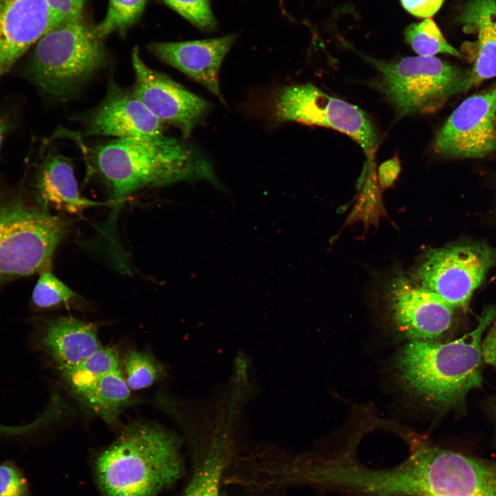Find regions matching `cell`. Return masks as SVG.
<instances>
[{"instance_id": "6da1fadb", "label": "cell", "mask_w": 496, "mask_h": 496, "mask_svg": "<svg viewBox=\"0 0 496 496\" xmlns=\"http://www.w3.org/2000/svg\"><path fill=\"white\" fill-rule=\"evenodd\" d=\"M90 158L115 205L146 187L200 179L218 184L212 165L203 154L163 134L114 139L95 147Z\"/></svg>"}, {"instance_id": "7a4b0ae2", "label": "cell", "mask_w": 496, "mask_h": 496, "mask_svg": "<svg viewBox=\"0 0 496 496\" xmlns=\"http://www.w3.org/2000/svg\"><path fill=\"white\" fill-rule=\"evenodd\" d=\"M496 319V305L486 309L477 327L450 342L411 341L395 359L403 387L430 406L451 408L481 385L482 335Z\"/></svg>"}, {"instance_id": "3957f363", "label": "cell", "mask_w": 496, "mask_h": 496, "mask_svg": "<svg viewBox=\"0 0 496 496\" xmlns=\"http://www.w3.org/2000/svg\"><path fill=\"white\" fill-rule=\"evenodd\" d=\"M96 468L105 496H156L179 477L182 465L175 437L136 424L100 454Z\"/></svg>"}, {"instance_id": "277c9868", "label": "cell", "mask_w": 496, "mask_h": 496, "mask_svg": "<svg viewBox=\"0 0 496 496\" xmlns=\"http://www.w3.org/2000/svg\"><path fill=\"white\" fill-rule=\"evenodd\" d=\"M107 61L102 40L81 16L54 27L39 40L25 73L43 93L65 100L76 94Z\"/></svg>"}, {"instance_id": "5b68a950", "label": "cell", "mask_w": 496, "mask_h": 496, "mask_svg": "<svg viewBox=\"0 0 496 496\" xmlns=\"http://www.w3.org/2000/svg\"><path fill=\"white\" fill-rule=\"evenodd\" d=\"M65 220L20 195L0 198V285L50 269Z\"/></svg>"}, {"instance_id": "8992f818", "label": "cell", "mask_w": 496, "mask_h": 496, "mask_svg": "<svg viewBox=\"0 0 496 496\" xmlns=\"http://www.w3.org/2000/svg\"><path fill=\"white\" fill-rule=\"evenodd\" d=\"M360 54L378 72L377 87L391 105L397 119L434 112L465 90L468 73L434 56L384 61Z\"/></svg>"}, {"instance_id": "52a82bcc", "label": "cell", "mask_w": 496, "mask_h": 496, "mask_svg": "<svg viewBox=\"0 0 496 496\" xmlns=\"http://www.w3.org/2000/svg\"><path fill=\"white\" fill-rule=\"evenodd\" d=\"M278 122H297L343 133L361 147L368 169H374L379 136L369 116L358 106L329 95L311 83L287 86L271 103Z\"/></svg>"}, {"instance_id": "ba28073f", "label": "cell", "mask_w": 496, "mask_h": 496, "mask_svg": "<svg viewBox=\"0 0 496 496\" xmlns=\"http://www.w3.org/2000/svg\"><path fill=\"white\" fill-rule=\"evenodd\" d=\"M496 263L485 242L465 241L430 250L414 273L415 284L453 307L466 309L475 290Z\"/></svg>"}, {"instance_id": "9c48e42d", "label": "cell", "mask_w": 496, "mask_h": 496, "mask_svg": "<svg viewBox=\"0 0 496 496\" xmlns=\"http://www.w3.org/2000/svg\"><path fill=\"white\" fill-rule=\"evenodd\" d=\"M441 156L481 158L496 150V84L464 100L437 132Z\"/></svg>"}, {"instance_id": "30bf717a", "label": "cell", "mask_w": 496, "mask_h": 496, "mask_svg": "<svg viewBox=\"0 0 496 496\" xmlns=\"http://www.w3.org/2000/svg\"><path fill=\"white\" fill-rule=\"evenodd\" d=\"M132 61L135 74L133 92L163 124L177 127L185 138H188L208 113L209 103L167 75L149 68L137 47L132 50Z\"/></svg>"}, {"instance_id": "8fae6325", "label": "cell", "mask_w": 496, "mask_h": 496, "mask_svg": "<svg viewBox=\"0 0 496 496\" xmlns=\"http://www.w3.org/2000/svg\"><path fill=\"white\" fill-rule=\"evenodd\" d=\"M387 297L393 322L411 341L435 342L452 325L455 308L404 276L392 280Z\"/></svg>"}, {"instance_id": "7c38bea8", "label": "cell", "mask_w": 496, "mask_h": 496, "mask_svg": "<svg viewBox=\"0 0 496 496\" xmlns=\"http://www.w3.org/2000/svg\"><path fill=\"white\" fill-rule=\"evenodd\" d=\"M82 121L88 136L123 138L163 134V124L133 91L121 87L114 80L110 81L102 101L84 115Z\"/></svg>"}, {"instance_id": "4fadbf2b", "label": "cell", "mask_w": 496, "mask_h": 496, "mask_svg": "<svg viewBox=\"0 0 496 496\" xmlns=\"http://www.w3.org/2000/svg\"><path fill=\"white\" fill-rule=\"evenodd\" d=\"M50 25L46 0H0V78Z\"/></svg>"}, {"instance_id": "5bb4252c", "label": "cell", "mask_w": 496, "mask_h": 496, "mask_svg": "<svg viewBox=\"0 0 496 496\" xmlns=\"http://www.w3.org/2000/svg\"><path fill=\"white\" fill-rule=\"evenodd\" d=\"M236 34L181 42H155L148 50L168 65L203 85L222 100L218 74Z\"/></svg>"}, {"instance_id": "9a60e30c", "label": "cell", "mask_w": 496, "mask_h": 496, "mask_svg": "<svg viewBox=\"0 0 496 496\" xmlns=\"http://www.w3.org/2000/svg\"><path fill=\"white\" fill-rule=\"evenodd\" d=\"M431 496H496V464L435 447Z\"/></svg>"}, {"instance_id": "2e32d148", "label": "cell", "mask_w": 496, "mask_h": 496, "mask_svg": "<svg viewBox=\"0 0 496 496\" xmlns=\"http://www.w3.org/2000/svg\"><path fill=\"white\" fill-rule=\"evenodd\" d=\"M30 186L38 205L48 210L55 208L78 214L87 208L107 203L81 195L71 161L61 154H48L43 159Z\"/></svg>"}, {"instance_id": "e0dca14e", "label": "cell", "mask_w": 496, "mask_h": 496, "mask_svg": "<svg viewBox=\"0 0 496 496\" xmlns=\"http://www.w3.org/2000/svg\"><path fill=\"white\" fill-rule=\"evenodd\" d=\"M463 30L475 34L473 67L465 90L496 76V0H469L457 17Z\"/></svg>"}, {"instance_id": "ac0fdd59", "label": "cell", "mask_w": 496, "mask_h": 496, "mask_svg": "<svg viewBox=\"0 0 496 496\" xmlns=\"http://www.w3.org/2000/svg\"><path fill=\"white\" fill-rule=\"evenodd\" d=\"M42 343L61 371L78 365L102 347L92 324L71 316L48 321Z\"/></svg>"}, {"instance_id": "d6986e66", "label": "cell", "mask_w": 496, "mask_h": 496, "mask_svg": "<svg viewBox=\"0 0 496 496\" xmlns=\"http://www.w3.org/2000/svg\"><path fill=\"white\" fill-rule=\"evenodd\" d=\"M130 391L118 368L101 378L83 400L105 420L112 422L129 402Z\"/></svg>"}, {"instance_id": "ffe728a7", "label": "cell", "mask_w": 496, "mask_h": 496, "mask_svg": "<svg viewBox=\"0 0 496 496\" xmlns=\"http://www.w3.org/2000/svg\"><path fill=\"white\" fill-rule=\"evenodd\" d=\"M118 368L116 351L101 347L78 365L61 372L72 391L83 399L101 378Z\"/></svg>"}, {"instance_id": "44dd1931", "label": "cell", "mask_w": 496, "mask_h": 496, "mask_svg": "<svg viewBox=\"0 0 496 496\" xmlns=\"http://www.w3.org/2000/svg\"><path fill=\"white\" fill-rule=\"evenodd\" d=\"M213 441L198 459L189 483L181 496H220V483L227 464L226 447Z\"/></svg>"}, {"instance_id": "7402d4cb", "label": "cell", "mask_w": 496, "mask_h": 496, "mask_svg": "<svg viewBox=\"0 0 496 496\" xmlns=\"http://www.w3.org/2000/svg\"><path fill=\"white\" fill-rule=\"evenodd\" d=\"M404 37L406 43L419 56H432L441 53L458 58L462 56L446 40L431 18L409 25L404 31Z\"/></svg>"}, {"instance_id": "603a6c76", "label": "cell", "mask_w": 496, "mask_h": 496, "mask_svg": "<svg viewBox=\"0 0 496 496\" xmlns=\"http://www.w3.org/2000/svg\"><path fill=\"white\" fill-rule=\"evenodd\" d=\"M147 0H110L105 17L94 28L103 40L113 32L125 33L142 14Z\"/></svg>"}, {"instance_id": "cb8c5ba5", "label": "cell", "mask_w": 496, "mask_h": 496, "mask_svg": "<svg viewBox=\"0 0 496 496\" xmlns=\"http://www.w3.org/2000/svg\"><path fill=\"white\" fill-rule=\"evenodd\" d=\"M125 382L130 390L147 388L160 380L163 368L149 353L132 350L123 360Z\"/></svg>"}, {"instance_id": "d4e9b609", "label": "cell", "mask_w": 496, "mask_h": 496, "mask_svg": "<svg viewBox=\"0 0 496 496\" xmlns=\"http://www.w3.org/2000/svg\"><path fill=\"white\" fill-rule=\"evenodd\" d=\"M76 296L50 269H46L39 273L32 293V301L37 308L49 309L66 304Z\"/></svg>"}, {"instance_id": "484cf974", "label": "cell", "mask_w": 496, "mask_h": 496, "mask_svg": "<svg viewBox=\"0 0 496 496\" xmlns=\"http://www.w3.org/2000/svg\"><path fill=\"white\" fill-rule=\"evenodd\" d=\"M198 29L210 32L216 29V20L209 0H161Z\"/></svg>"}, {"instance_id": "4316f807", "label": "cell", "mask_w": 496, "mask_h": 496, "mask_svg": "<svg viewBox=\"0 0 496 496\" xmlns=\"http://www.w3.org/2000/svg\"><path fill=\"white\" fill-rule=\"evenodd\" d=\"M28 484L21 472L10 464L0 465V496H26Z\"/></svg>"}, {"instance_id": "83f0119b", "label": "cell", "mask_w": 496, "mask_h": 496, "mask_svg": "<svg viewBox=\"0 0 496 496\" xmlns=\"http://www.w3.org/2000/svg\"><path fill=\"white\" fill-rule=\"evenodd\" d=\"M51 14L50 30L81 17L86 0H46Z\"/></svg>"}, {"instance_id": "f1b7e54d", "label": "cell", "mask_w": 496, "mask_h": 496, "mask_svg": "<svg viewBox=\"0 0 496 496\" xmlns=\"http://www.w3.org/2000/svg\"><path fill=\"white\" fill-rule=\"evenodd\" d=\"M404 8L417 17L430 18L441 8L444 0H400Z\"/></svg>"}, {"instance_id": "f546056e", "label": "cell", "mask_w": 496, "mask_h": 496, "mask_svg": "<svg viewBox=\"0 0 496 496\" xmlns=\"http://www.w3.org/2000/svg\"><path fill=\"white\" fill-rule=\"evenodd\" d=\"M56 412L50 407L43 414L30 423L21 426H6L0 424V433L18 435L28 433L48 424L56 415Z\"/></svg>"}, {"instance_id": "4dcf8cb0", "label": "cell", "mask_w": 496, "mask_h": 496, "mask_svg": "<svg viewBox=\"0 0 496 496\" xmlns=\"http://www.w3.org/2000/svg\"><path fill=\"white\" fill-rule=\"evenodd\" d=\"M401 169L397 156L383 162L378 167V179L382 187H390L397 179Z\"/></svg>"}, {"instance_id": "1f68e13d", "label": "cell", "mask_w": 496, "mask_h": 496, "mask_svg": "<svg viewBox=\"0 0 496 496\" xmlns=\"http://www.w3.org/2000/svg\"><path fill=\"white\" fill-rule=\"evenodd\" d=\"M482 350L483 360L496 367V323L490 328L482 340Z\"/></svg>"}, {"instance_id": "d6a6232c", "label": "cell", "mask_w": 496, "mask_h": 496, "mask_svg": "<svg viewBox=\"0 0 496 496\" xmlns=\"http://www.w3.org/2000/svg\"><path fill=\"white\" fill-rule=\"evenodd\" d=\"M10 127V120L8 116H0V149L6 133Z\"/></svg>"}]
</instances>
